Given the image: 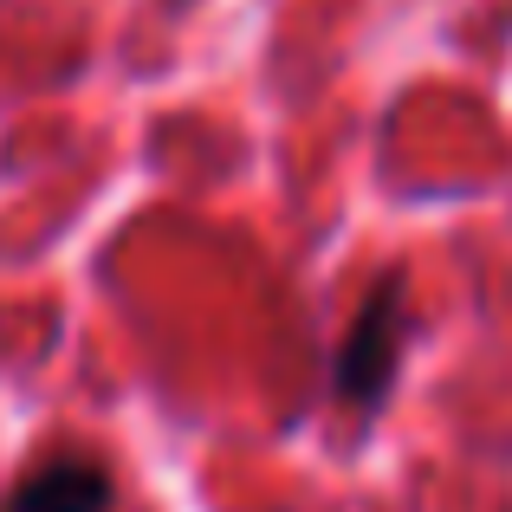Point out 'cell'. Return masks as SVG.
I'll list each match as a JSON object with an SVG mask.
<instances>
[{
	"instance_id": "cell-1",
	"label": "cell",
	"mask_w": 512,
	"mask_h": 512,
	"mask_svg": "<svg viewBox=\"0 0 512 512\" xmlns=\"http://www.w3.org/2000/svg\"><path fill=\"white\" fill-rule=\"evenodd\" d=\"M396 292H402L396 279H383L338 350V389L350 402H376L389 389V376H396V344H402V299Z\"/></svg>"
},
{
	"instance_id": "cell-2",
	"label": "cell",
	"mask_w": 512,
	"mask_h": 512,
	"mask_svg": "<svg viewBox=\"0 0 512 512\" xmlns=\"http://www.w3.org/2000/svg\"><path fill=\"white\" fill-rule=\"evenodd\" d=\"M111 506V474L91 461H52L13 487L0 512H104Z\"/></svg>"
}]
</instances>
